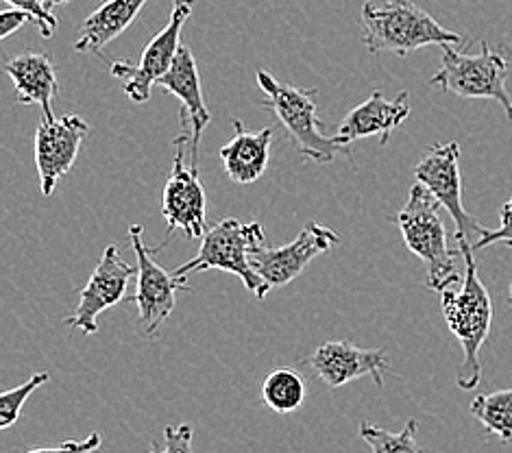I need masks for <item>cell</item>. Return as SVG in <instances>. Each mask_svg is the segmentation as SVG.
<instances>
[{"label": "cell", "instance_id": "obj_26", "mask_svg": "<svg viewBox=\"0 0 512 453\" xmlns=\"http://www.w3.org/2000/svg\"><path fill=\"white\" fill-rule=\"evenodd\" d=\"M497 242H506L508 247L512 244V199L502 205V212H499V227L493 231L486 229L482 238L473 244V253L491 247V244Z\"/></svg>", "mask_w": 512, "mask_h": 453}, {"label": "cell", "instance_id": "obj_24", "mask_svg": "<svg viewBox=\"0 0 512 453\" xmlns=\"http://www.w3.org/2000/svg\"><path fill=\"white\" fill-rule=\"evenodd\" d=\"M5 3H9L14 9L27 11V14L31 16V20H33L35 24H38V29H40L44 40H51L53 35L57 33L59 22H57L53 11L48 9V7L42 3V0H5Z\"/></svg>", "mask_w": 512, "mask_h": 453}, {"label": "cell", "instance_id": "obj_12", "mask_svg": "<svg viewBox=\"0 0 512 453\" xmlns=\"http://www.w3.org/2000/svg\"><path fill=\"white\" fill-rule=\"evenodd\" d=\"M88 133V122L75 114L42 118L38 131H35V168H38L44 197H51L59 181L75 166Z\"/></svg>", "mask_w": 512, "mask_h": 453}, {"label": "cell", "instance_id": "obj_20", "mask_svg": "<svg viewBox=\"0 0 512 453\" xmlns=\"http://www.w3.org/2000/svg\"><path fill=\"white\" fill-rule=\"evenodd\" d=\"M260 397L266 408L277 414L297 412L306 401V382L292 369H277L268 373L262 382Z\"/></svg>", "mask_w": 512, "mask_h": 453}, {"label": "cell", "instance_id": "obj_25", "mask_svg": "<svg viewBox=\"0 0 512 453\" xmlns=\"http://www.w3.org/2000/svg\"><path fill=\"white\" fill-rule=\"evenodd\" d=\"M194 430L190 423L179 425H166L164 427V449H151L146 453H194L192 449Z\"/></svg>", "mask_w": 512, "mask_h": 453}, {"label": "cell", "instance_id": "obj_13", "mask_svg": "<svg viewBox=\"0 0 512 453\" xmlns=\"http://www.w3.org/2000/svg\"><path fill=\"white\" fill-rule=\"evenodd\" d=\"M336 244H340V236L334 229L321 223H308L301 234L284 247H266V244L255 247L251 251V262L271 288H282L295 281L316 257Z\"/></svg>", "mask_w": 512, "mask_h": 453}, {"label": "cell", "instance_id": "obj_9", "mask_svg": "<svg viewBox=\"0 0 512 453\" xmlns=\"http://www.w3.org/2000/svg\"><path fill=\"white\" fill-rule=\"evenodd\" d=\"M186 144H190L186 131L173 140V173L166 181L162 197V216L168 225L162 249L175 231H184L188 238H203L207 231L205 188L199 179V170L186 166Z\"/></svg>", "mask_w": 512, "mask_h": 453}, {"label": "cell", "instance_id": "obj_16", "mask_svg": "<svg viewBox=\"0 0 512 453\" xmlns=\"http://www.w3.org/2000/svg\"><path fill=\"white\" fill-rule=\"evenodd\" d=\"M410 112L412 105L408 92H401L397 99L388 101L380 90H375L367 101L360 103L356 109H351L343 118L336 136L345 144H351L353 140L360 138L380 136V144L386 146L390 142V136H393V131L408 120Z\"/></svg>", "mask_w": 512, "mask_h": 453}, {"label": "cell", "instance_id": "obj_5", "mask_svg": "<svg viewBox=\"0 0 512 453\" xmlns=\"http://www.w3.org/2000/svg\"><path fill=\"white\" fill-rule=\"evenodd\" d=\"M266 244V231L260 223H240L238 218H223L205 231L199 253L181 264L175 275L188 277L203 271H225L236 275L255 299H266L271 284L255 271L251 251Z\"/></svg>", "mask_w": 512, "mask_h": 453}, {"label": "cell", "instance_id": "obj_6", "mask_svg": "<svg viewBox=\"0 0 512 453\" xmlns=\"http://www.w3.org/2000/svg\"><path fill=\"white\" fill-rule=\"evenodd\" d=\"M443 48V61L430 77L432 88H438L460 99H489L504 107L506 118L512 120V99L506 88L508 79V48H491L482 42V53L467 55L456 51L451 44Z\"/></svg>", "mask_w": 512, "mask_h": 453}, {"label": "cell", "instance_id": "obj_2", "mask_svg": "<svg viewBox=\"0 0 512 453\" xmlns=\"http://www.w3.org/2000/svg\"><path fill=\"white\" fill-rule=\"evenodd\" d=\"M362 42L369 53H395L408 57L425 46H456L462 35L445 29L412 0H388L384 5L364 3L360 14Z\"/></svg>", "mask_w": 512, "mask_h": 453}, {"label": "cell", "instance_id": "obj_27", "mask_svg": "<svg viewBox=\"0 0 512 453\" xmlns=\"http://www.w3.org/2000/svg\"><path fill=\"white\" fill-rule=\"evenodd\" d=\"M101 445H103L101 434L94 432L83 440H66V443L57 445V447H38V449L27 451V453H94Z\"/></svg>", "mask_w": 512, "mask_h": 453}, {"label": "cell", "instance_id": "obj_23", "mask_svg": "<svg viewBox=\"0 0 512 453\" xmlns=\"http://www.w3.org/2000/svg\"><path fill=\"white\" fill-rule=\"evenodd\" d=\"M48 379H51V373H46V371L35 373L18 388H11L5 395H0V430H7V427H11L20 419L24 403H27V399L40 386H44Z\"/></svg>", "mask_w": 512, "mask_h": 453}, {"label": "cell", "instance_id": "obj_7", "mask_svg": "<svg viewBox=\"0 0 512 453\" xmlns=\"http://www.w3.org/2000/svg\"><path fill=\"white\" fill-rule=\"evenodd\" d=\"M192 9L194 0H173V11H170L168 24L146 44L138 64L114 61L112 68H109L112 77L120 81L123 92L133 103H149L153 85H157V81L173 68L181 48V29H184L186 20L192 16Z\"/></svg>", "mask_w": 512, "mask_h": 453}, {"label": "cell", "instance_id": "obj_30", "mask_svg": "<svg viewBox=\"0 0 512 453\" xmlns=\"http://www.w3.org/2000/svg\"><path fill=\"white\" fill-rule=\"evenodd\" d=\"M510 301H512V281H510Z\"/></svg>", "mask_w": 512, "mask_h": 453}, {"label": "cell", "instance_id": "obj_14", "mask_svg": "<svg viewBox=\"0 0 512 453\" xmlns=\"http://www.w3.org/2000/svg\"><path fill=\"white\" fill-rule=\"evenodd\" d=\"M310 364L329 388H340L360 377H371L377 388L384 386L382 371L390 369V358L384 349H362L351 342H323L314 349Z\"/></svg>", "mask_w": 512, "mask_h": 453}, {"label": "cell", "instance_id": "obj_17", "mask_svg": "<svg viewBox=\"0 0 512 453\" xmlns=\"http://www.w3.org/2000/svg\"><path fill=\"white\" fill-rule=\"evenodd\" d=\"M5 72L14 81L18 103L38 105L42 109V118H55L53 99L59 96V81L53 57L24 51L7 61Z\"/></svg>", "mask_w": 512, "mask_h": 453}, {"label": "cell", "instance_id": "obj_1", "mask_svg": "<svg viewBox=\"0 0 512 453\" xmlns=\"http://www.w3.org/2000/svg\"><path fill=\"white\" fill-rule=\"evenodd\" d=\"M456 242L462 260H465V275L460 284L441 292V303L449 332L458 338L462 353H465L456 373V384L462 390H473L482 379L480 351L491 334L493 301L478 275L471 242L462 236H456Z\"/></svg>", "mask_w": 512, "mask_h": 453}, {"label": "cell", "instance_id": "obj_21", "mask_svg": "<svg viewBox=\"0 0 512 453\" xmlns=\"http://www.w3.org/2000/svg\"><path fill=\"white\" fill-rule=\"evenodd\" d=\"M471 414L484 430L502 443H512V388L497 390L491 395H478L471 401Z\"/></svg>", "mask_w": 512, "mask_h": 453}, {"label": "cell", "instance_id": "obj_28", "mask_svg": "<svg viewBox=\"0 0 512 453\" xmlns=\"http://www.w3.org/2000/svg\"><path fill=\"white\" fill-rule=\"evenodd\" d=\"M29 20H31V16L27 14V11H20V9L3 11V14H0V40H7L9 35H14Z\"/></svg>", "mask_w": 512, "mask_h": 453}, {"label": "cell", "instance_id": "obj_4", "mask_svg": "<svg viewBox=\"0 0 512 453\" xmlns=\"http://www.w3.org/2000/svg\"><path fill=\"white\" fill-rule=\"evenodd\" d=\"M443 205L434 194L414 183L408 194V203L397 214V225L406 247L428 266V284L434 292H445L456 286L462 277L456 271V251L449 249V236L441 216Z\"/></svg>", "mask_w": 512, "mask_h": 453}, {"label": "cell", "instance_id": "obj_29", "mask_svg": "<svg viewBox=\"0 0 512 453\" xmlns=\"http://www.w3.org/2000/svg\"><path fill=\"white\" fill-rule=\"evenodd\" d=\"M42 3H44L48 9H51L53 5H68L70 0H42Z\"/></svg>", "mask_w": 512, "mask_h": 453}, {"label": "cell", "instance_id": "obj_22", "mask_svg": "<svg viewBox=\"0 0 512 453\" xmlns=\"http://www.w3.org/2000/svg\"><path fill=\"white\" fill-rule=\"evenodd\" d=\"M417 430V419H408L404 430L397 434L386 432L382 427H375L367 421L360 423V436L364 443L371 447L373 453H425V449L417 440Z\"/></svg>", "mask_w": 512, "mask_h": 453}, {"label": "cell", "instance_id": "obj_10", "mask_svg": "<svg viewBox=\"0 0 512 453\" xmlns=\"http://www.w3.org/2000/svg\"><path fill=\"white\" fill-rule=\"evenodd\" d=\"M414 179L428 188L434 199L443 205V210L449 212L454 218L456 236L467 238L484 234V227L478 218H473L462 203V177H460V144L458 142H445L434 144L423 153L419 164L414 166ZM475 240V242H478ZM473 242V244H475Z\"/></svg>", "mask_w": 512, "mask_h": 453}, {"label": "cell", "instance_id": "obj_3", "mask_svg": "<svg viewBox=\"0 0 512 453\" xmlns=\"http://www.w3.org/2000/svg\"><path fill=\"white\" fill-rule=\"evenodd\" d=\"M255 79L266 94L262 107L275 114L303 157L321 166L332 164L336 155L351 159V144L340 142L338 136H327L321 129V120L316 114L319 90L277 81L268 70H258Z\"/></svg>", "mask_w": 512, "mask_h": 453}, {"label": "cell", "instance_id": "obj_19", "mask_svg": "<svg viewBox=\"0 0 512 453\" xmlns=\"http://www.w3.org/2000/svg\"><path fill=\"white\" fill-rule=\"evenodd\" d=\"M146 3L149 0H105L99 9L83 20L75 51L99 53L101 48L120 38L131 27Z\"/></svg>", "mask_w": 512, "mask_h": 453}, {"label": "cell", "instance_id": "obj_11", "mask_svg": "<svg viewBox=\"0 0 512 453\" xmlns=\"http://www.w3.org/2000/svg\"><path fill=\"white\" fill-rule=\"evenodd\" d=\"M136 273V268L129 266L123 257H120L116 244H109L101 255L99 266L94 268L92 277L88 279V284L79 292L75 314L66 318V325L70 329H79L85 336L99 332V316L105 310L114 308L116 303L129 301V297H125V292L129 281Z\"/></svg>", "mask_w": 512, "mask_h": 453}, {"label": "cell", "instance_id": "obj_15", "mask_svg": "<svg viewBox=\"0 0 512 453\" xmlns=\"http://www.w3.org/2000/svg\"><path fill=\"white\" fill-rule=\"evenodd\" d=\"M160 88L170 92L184 103L181 107V125H184L188 138H190V155H192V168L199 166V146L205 127L210 125V109L205 105L203 90H201V77L197 68V59L192 51L181 44L179 55L175 59L173 68L157 81Z\"/></svg>", "mask_w": 512, "mask_h": 453}, {"label": "cell", "instance_id": "obj_18", "mask_svg": "<svg viewBox=\"0 0 512 453\" xmlns=\"http://www.w3.org/2000/svg\"><path fill=\"white\" fill-rule=\"evenodd\" d=\"M234 129V138L218 151V157H221L225 175L231 181L249 186L266 173L268 162H271L273 129L247 131L238 118L234 120Z\"/></svg>", "mask_w": 512, "mask_h": 453}, {"label": "cell", "instance_id": "obj_8", "mask_svg": "<svg viewBox=\"0 0 512 453\" xmlns=\"http://www.w3.org/2000/svg\"><path fill=\"white\" fill-rule=\"evenodd\" d=\"M129 238L138 260V290L136 297H133L138 305V323L142 327V336L153 340L160 334V329L168 321L170 314L175 312L177 292H188L190 286L186 277L166 273L153 260V251L146 249L144 244V227L131 225Z\"/></svg>", "mask_w": 512, "mask_h": 453}]
</instances>
